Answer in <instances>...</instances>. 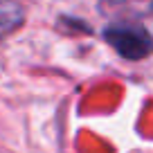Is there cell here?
Returning <instances> with one entry per match:
<instances>
[{"label": "cell", "instance_id": "obj_1", "mask_svg": "<svg viewBox=\"0 0 153 153\" xmlns=\"http://www.w3.org/2000/svg\"><path fill=\"white\" fill-rule=\"evenodd\" d=\"M104 38L115 48V52L124 59L137 61L153 52V36L135 23H115L108 25L104 32Z\"/></svg>", "mask_w": 153, "mask_h": 153}, {"label": "cell", "instance_id": "obj_2", "mask_svg": "<svg viewBox=\"0 0 153 153\" xmlns=\"http://www.w3.org/2000/svg\"><path fill=\"white\" fill-rule=\"evenodd\" d=\"M25 9L16 0H0V41L23 25Z\"/></svg>", "mask_w": 153, "mask_h": 153}]
</instances>
